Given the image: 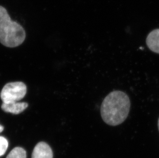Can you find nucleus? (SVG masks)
<instances>
[{
    "mask_svg": "<svg viewBox=\"0 0 159 158\" xmlns=\"http://www.w3.org/2000/svg\"><path fill=\"white\" fill-rule=\"evenodd\" d=\"M130 109V101L123 91H113L107 95L101 106L102 118L107 124L116 126L124 122Z\"/></svg>",
    "mask_w": 159,
    "mask_h": 158,
    "instance_id": "1",
    "label": "nucleus"
},
{
    "mask_svg": "<svg viewBox=\"0 0 159 158\" xmlns=\"http://www.w3.org/2000/svg\"><path fill=\"white\" fill-rule=\"evenodd\" d=\"M25 37L22 26L11 20L7 10L0 6V43L7 47H16L23 43Z\"/></svg>",
    "mask_w": 159,
    "mask_h": 158,
    "instance_id": "2",
    "label": "nucleus"
},
{
    "mask_svg": "<svg viewBox=\"0 0 159 158\" xmlns=\"http://www.w3.org/2000/svg\"><path fill=\"white\" fill-rule=\"evenodd\" d=\"M27 92L25 84L22 82L6 84L2 90L0 97L3 103L18 102L22 99Z\"/></svg>",
    "mask_w": 159,
    "mask_h": 158,
    "instance_id": "3",
    "label": "nucleus"
},
{
    "mask_svg": "<svg viewBox=\"0 0 159 158\" xmlns=\"http://www.w3.org/2000/svg\"><path fill=\"white\" fill-rule=\"evenodd\" d=\"M53 151L47 143L40 142L37 144L32 152V158H53Z\"/></svg>",
    "mask_w": 159,
    "mask_h": 158,
    "instance_id": "4",
    "label": "nucleus"
},
{
    "mask_svg": "<svg viewBox=\"0 0 159 158\" xmlns=\"http://www.w3.org/2000/svg\"><path fill=\"white\" fill-rule=\"evenodd\" d=\"M29 105L25 102H14L9 103H3L1 105V108L4 112L7 113L18 115L25 111Z\"/></svg>",
    "mask_w": 159,
    "mask_h": 158,
    "instance_id": "5",
    "label": "nucleus"
},
{
    "mask_svg": "<svg viewBox=\"0 0 159 158\" xmlns=\"http://www.w3.org/2000/svg\"><path fill=\"white\" fill-rule=\"evenodd\" d=\"M146 44L152 51L159 54V29L152 30L149 33Z\"/></svg>",
    "mask_w": 159,
    "mask_h": 158,
    "instance_id": "6",
    "label": "nucleus"
},
{
    "mask_svg": "<svg viewBox=\"0 0 159 158\" xmlns=\"http://www.w3.org/2000/svg\"><path fill=\"white\" fill-rule=\"evenodd\" d=\"M6 158H26V152L23 148L17 147L9 152Z\"/></svg>",
    "mask_w": 159,
    "mask_h": 158,
    "instance_id": "7",
    "label": "nucleus"
},
{
    "mask_svg": "<svg viewBox=\"0 0 159 158\" xmlns=\"http://www.w3.org/2000/svg\"><path fill=\"white\" fill-rule=\"evenodd\" d=\"M8 147L7 140L2 136H0V157L4 155Z\"/></svg>",
    "mask_w": 159,
    "mask_h": 158,
    "instance_id": "8",
    "label": "nucleus"
},
{
    "mask_svg": "<svg viewBox=\"0 0 159 158\" xmlns=\"http://www.w3.org/2000/svg\"><path fill=\"white\" fill-rule=\"evenodd\" d=\"M4 127L0 125V133H2L4 130Z\"/></svg>",
    "mask_w": 159,
    "mask_h": 158,
    "instance_id": "9",
    "label": "nucleus"
},
{
    "mask_svg": "<svg viewBox=\"0 0 159 158\" xmlns=\"http://www.w3.org/2000/svg\"><path fill=\"white\" fill-rule=\"evenodd\" d=\"M158 128H159V120H158Z\"/></svg>",
    "mask_w": 159,
    "mask_h": 158,
    "instance_id": "10",
    "label": "nucleus"
}]
</instances>
